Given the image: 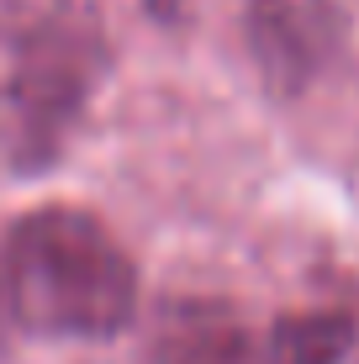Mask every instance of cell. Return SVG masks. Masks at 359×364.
I'll list each match as a JSON object with an SVG mask.
<instances>
[{
    "label": "cell",
    "mask_w": 359,
    "mask_h": 364,
    "mask_svg": "<svg viewBox=\"0 0 359 364\" xmlns=\"http://www.w3.org/2000/svg\"><path fill=\"white\" fill-rule=\"evenodd\" d=\"M6 306L48 338H117L138 311V269L85 206H37L6 237Z\"/></svg>",
    "instance_id": "1"
},
{
    "label": "cell",
    "mask_w": 359,
    "mask_h": 364,
    "mask_svg": "<svg viewBox=\"0 0 359 364\" xmlns=\"http://www.w3.org/2000/svg\"><path fill=\"white\" fill-rule=\"evenodd\" d=\"M354 343V317L301 311L254 322L227 301H175L148 333L143 364H338Z\"/></svg>",
    "instance_id": "2"
},
{
    "label": "cell",
    "mask_w": 359,
    "mask_h": 364,
    "mask_svg": "<svg viewBox=\"0 0 359 364\" xmlns=\"http://www.w3.org/2000/svg\"><path fill=\"white\" fill-rule=\"evenodd\" d=\"M249 48L275 95H301L343 48L338 0H254Z\"/></svg>",
    "instance_id": "3"
},
{
    "label": "cell",
    "mask_w": 359,
    "mask_h": 364,
    "mask_svg": "<svg viewBox=\"0 0 359 364\" xmlns=\"http://www.w3.org/2000/svg\"><path fill=\"white\" fill-rule=\"evenodd\" d=\"M69 16V0H0V80L53 21Z\"/></svg>",
    "instance_id": "4"
},
{
    "label": "cell",
    "mask_w": 359,
    "mask_h": 364,
    "mask_svg": "<svg viewBox=\"0 0 359 364\" xmlns=\"http://www.w3.org/2000/svg\"><path fill=\"white\" fill-rule=\"evenodd\" d=\"M148 11H154L159 21H185V11H191V0H143Z\"/></svg>",
    "instance_id": "5"
},
{
    "label": "cell",
    "mask_w": 359,
    "mask_h": 364,
    "mask_svg": "<svg viewBox=\"0 0 359 364\" xmlns=\"http://www.w3.org/2000/svg\"><path fill=\"white\" fill-rule=\"evenodd\" d=\"M6 317H11V306H6V291H0V338H6Z\"/></svg>",
    "instance_id": "6"
}]
</instances>
